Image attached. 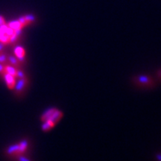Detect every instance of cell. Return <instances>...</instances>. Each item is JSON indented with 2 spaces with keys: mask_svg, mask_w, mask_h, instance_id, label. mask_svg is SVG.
Here are the masks:
<instances>
[{
  "mask_svg": "<svg viewBox=\"0 0 161 161\" xmlns=\"http://www.w3.org/2000/svg\"><path fill=\"white\" fill-rule=\"evenodd\" d=\"M5 23H6V22H5V19H4L3 17H2V16H0V25H5Z\"/></svg>",
  "mask_w": 161,
  "mask_h": 161,
  "instance_id": "obj_9",
  "label": "cell"
},
{
  "mask_svg": "<svg viewBox=\"0 0 161 161\" xmlns=\"http://www.w3.org/2000/svg\"><path fill=\"white\" fill-rule=\"evenodd\" d=\"M157 161H161V154H158L156 156Z\"/></svg>",
  "mask_w": 161,
  "mask_h": 161,
  "instance_id": "obj_10",
  "label": "cell"
},
{
  "mask_svg": "<svg viewBox=\"0 0 161 161\" xmlns=\"http://www.w3.org/2000/svg\"><path fill=\"white\" fill-rule=\"evenodd\" d=\"M2 76L5 78V82L7 84V87L10 90H14L15 88L16 84H17V82H16V77H14V75H11V74L8 73L6 72H5V74Z\"/></svg>",
  "mask_w": 161,
  "mask_h": 161,
  "instance_id": "obj_5",
  "label": "cell"
},
{
  "mask_svg": "<svg viewBox=\"0 0 161 161\" xmlns=\"http://www.w3.org/2000/svg\"><path fill=\"white\" fill-rule=\"evenodd\" d=\"M29 146V142L28 140H23L20 143L8 147L6 150V153L9 156L17 158L20 156H24L25 152L28 151Z\"/></svg>",
  "mask_w": 161,
  "mask_h": 161,
  "instance_id": "obj_3",
  "label": "cell"
},
{
  "mask_svg": "<svg viewBox=\"0 0 161 161\" xmlns=\"http://www.w3.org/2000/svg\"><path fill=\"white\" fill-rule=\"evenodd\" d=\"M29 84L28 78L26 76L20 78L15 86V94L17 96H21L24 95V92L27 90Z\"/></svg>",
  "mask_w": 161,
  "mask_h": 161,
  "instance_id": "obj_4",
  "label": "cell"
},
{
  "mask_svg": "<svg viewBox=\"0 0 161 161\" xmlns=\"http://www.w3.org/2000/svg\"><path fill=\"white\" fill-rule=\"evenodd\" d=\"M17 159L18 160V161H30L29 160L27 159L25 156H20L19 157H17Z\"/></svg>",
  "mask_w": 161,
  "mask_h": 161,
  "instance_id": "obj_8",
  "label": "cell"
},
{
  "mask_svg": "<svg viewBox=\"0 0 161 161\" xmlns=\"http://www.w3.org/2000/svg\"><path fill=\"white\" fill-rule=\"evenodd\" d=\"M156 76H157V78L159 80L160 82H161V68H160V69H158L157 71Z\"/></svg>",
  "mask_w": 161,
  "mask_h": 161,
  "instance_id": "obj_7",
  "label": "cell"
},
{
  "mask_svg": "<svg viewBox=\"0 0 161 161\" xmlns=\"http://www.w3.org/2000/svg\"><path fill=\"white\" fill-rule=\"evenodd\" d=\"M131 83L136 88L143 90H152L157 86L156 80L146 74L136 75L131 78Z\"/></svg>",
  "mask_w": 161,
  "mask_h": 161,
  "instance_id": "obj_2",
  "label": "cell"
},
{
  "mask_svg": "<svg viewBox=\"0 0 161 161\" xmlns=\"http://www.w3.org/2000/svg\"><path fill=\"white\" fill-rule=\"evenodd\" d=\"M63 116V112L55 107H51L46 110L40 117L43 131H50L60 121Z\"/></svg>",
  "mask_w": 161,
  "mask_h": 161,
  "instance_id": "obj_1",
  "label": "cell"
},
{
  "mask_svg": "<svg viewBox=\"0 0 161 161\" xmlns=\"http://www.w3.org/2000/svg\"><path fill=\"white\" fill-rule=\"evenodd\" d=\"M14 55L17 59L20 60V61H23L25 60V51L21 46H17L14 49Z\"/></svg>",
  "mask_w": 161,
  "mask_h": 161,
  "instance_id": "obj_6",
  "label": "cell"
}]
</instances>
